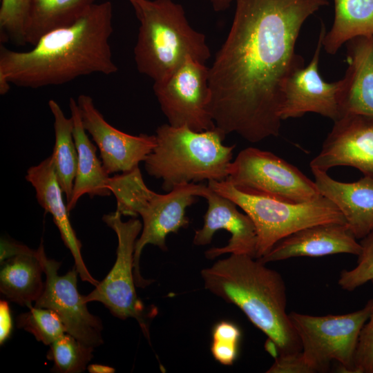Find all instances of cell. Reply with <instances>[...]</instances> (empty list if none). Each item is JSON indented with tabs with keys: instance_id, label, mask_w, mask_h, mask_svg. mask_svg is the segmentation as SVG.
Masks as SVG:
<instances>
[{
	"instance_id": "4dcf8cb0",
	"label": "cell",
	"mask_w": 373,
	"mask_h": 373,
	"mask_svg": "<svg viewBox=\"0 0 373 373\" xmlns=\"http://www.w3.org/2000/svg\"><path fill=\"white\" fill-rule=\"evenodd\" d=\"M361 251L356 266L350 270H343L338 280L345 290L353 291L373 280V231L361 239Z\"/></svg>"
},
{
	"instance_id": "d6a6232c",
	"label": "cell",
	"mask_w": 373,
	"mask_h": 373,
	"mask_svg": "<svg viewBox=\"0 0 373 373\" xmlns=\"http://www.w3.org/2000/svg\"><path fill=\"white\" fill-rule=\"evenodd\" d=\"M267 373H314L302 352L279 354Z\"/></svg>"
},
{
	"instance_id": "836d02e7",
	"label": "cell",
	"mask_w": 373,
	"mask_h": 373,
	"mask_svg": "<svg viewBox=\"0 0 373 373\" xmlns=\"http://www.w3.org/2000/svg\"><path fill=\"white\" fill-rule=\"evenodd\" d=\"M34 251L25 245L15 242L5 237L1 238V262L12 256L21 254L31 253Z\"/></svg>"
},
{
	"instance_id": "2e32d148",
	"label": "cell",
	"mask_w": 373,
	"mask_h": 373,
	"mask_svg": "<svg viewBox=\"0 0 373 373\" xmlns=\"http://www.w3.org/2000/svg\"><path fill=\"white\" fill-rule=\"evenodd\" d=\"M201 197L207 200L208 207L202 228L195 233L193 244L208 245L218 230L224 229L231 233L228 244L207 250L205 252L207 258L213 259L224 254H246L256 258L257 235L251 218L240 212L233 201L218 194L208 185Z\"/></svg>"
},
{
	"instance_id": "30bf717a",
	"label": "cell",
	"mask_w": 373,
	"mask_h": 373,
	"mask_svg": "<svg viewBox=\"0 0 373 373\" xmlns=\"http://www.w3.org/2000/svg\"><path fill=\"white\" fill-rule=\"evenodd\" d=\"M154 93L169 124L200 132L216 124L210 112L209 68L188 58L169 77L154 82Z\"/></svg>"
},
{
	"instance_id": "6da1fadb",
	"label": "cell",
	"mask_w": 373,
	"mask_h": 373,
	"mask_svg": "<svg viewBox=\"0 0 373 373\" xmlns=\"http://www.w3.org/2000/svg\"><path fill=\"white\" fill-rule=\"evenodd\" d=\"M328 0H236L227 38L209 68L210 112L224 134L256 143L279 135L286 80L304 66L295 46Z\"/></svg>"
},
{
	"instance_id": "ba28073f",
	"label": "cell",
	"mask_w": 373,
	"mask_h": 373,
	"mask_svg": "<svg viewBox=\"0 0 373 373\" xmlns=\"http://www.w3.org/2000/svg\"><path fill=\"white\" fill-rule=\"evenodd\" d=\"M245 193L302 203L320 196L314 181L271 152L254 147L242 150L230 163L227 180Z\"/></svg>"
},
{
	"instance_id": "4fadbf2b",
	"label": "cell",
	"mask_w": 373,
	"mask_h": 373,
	"mask_svg": "<svg viewBox=\"0 0 373 373\" xmlns=\"http://www.w3.org/2000/svg\"><path fill=\"white\" fill-rule=\"evenodd\" d=\"M325 33V26L322 23L316 48L310 63L306 67L295 70L285 83L280 109L282 121L300 117L307 113H317L334 122L343 115L340 104L342 79L327 83L318 72L321 50Z\"/></svg>"
},
{
	"instance_id": "603a6c76",
	"label": "cell",
	"mask_w": 373,
	"mask_h": 373,
	"mask_svg": "<svg viewBox=\"0 0 373 373\" xmlns=\"http://www.w3.org/2000/svg\"><path fill=\"white\" fill-rule=\"evenodd\" d=\"M95 0H30L24 44L35 46L46 34L73 24Z\"/></svg>"
},
{
	"instance_id": "44dd1931",
	"label": "cell",
	"mask_w": 373,
	"mask_h": 373,
	"mask_svg": "<svg viewBox=\"0 0 373 373\" xmlns=\"http://www.w3.org/2000/svg\"><path fill=\"white\" fill-rule=\"evenodd\" d=\"M69 107L73 120V137L77 151V166L72 195L66 203L69 211L85 194L90 198L95 196H109V174L105 171L102 160L96 154L97 148L85 131L77 101L70 98Z\"/></svg>"
},
{
	"instance_id": "f546056e",
	"label": "cell",
	"mask_w": 373,
	"mask_h": 373,
	"mask_svg": "<svg viewBox=\"0 0 373 373\" xmlns=\"http://www.w3.org/2000/svg\"><path fill=\"white\" fill-rule=\"evenodd\" d=\"M241 332L235 323L222 321L212 330L211 352L213 358L222 365H231L238 354Z\"/></svg>"
},
{
	"instance_id": "8992f818",
	"label": "cell",
	"mask_w": 373,
	"mask_h": 373,
	"mask_svg": "<svg viewBox=\"0 0 373 373\" xmlns=\"http://www.w3.org/2000/svg\"><path fill=\"white\" fill-rule=\"evenodd\" d=\"M218 194L233 201L252 220L257 235L256 258L266 255L281 239L303 228L321 223L346 224L337 207L327 198L291 203L245 193L227 180L209 181Z\"/></svg>"
},
{
	"instance_id": "83f0119b",
	"label": "cell",
	"mask_w": 373,
	"mask_h": 373,
	"mask_svg": "<svg viewBox=\"0 0 373 373\" xmlns=\"http://www.w3.org/2000/svg\"><path fill=\"white\" fill-rule=\"evenodd\" d=\"M29 311L19 314L16 320L18 328L31 333L44 345H50L67 333L60 316L54 310L30 305Z\"/></svg>"
},
{
	"instance_id": "9a60e30c",
	"label": "cell",
	"mask_w": 373,
	"mask_h": 373,
	"mask_svg": "<svg viewBox=\"0 0 373 373\" xmlns=\"http://www.w3.org/2000/svg\"><path fill=\"white\" fill-rule=\"evenodd\" d=\"M309 166L326 172L334 166H352L373 178V116L345 113L334 121Z\"/></svg>"
},
{
	"instance_id": "8fae6325",
	"label": "cell",
	"mask_w": 373,
	"mask_h": 373,
	"mask_svg": "<svg viewBox=\"0 0 373 373\" xmlns=\"http://www.w3.org/2000/svg\"><path fill=\"white\" fill-rule=\"evenodd\" d=\"M37 253L46 276L42 294L35 306L54 310L62 320L67 333L79 341L96 347L104 342L100 318L90 314L84 296L77 289V270L74 268L60 276L61 262L49 258L41 242Z\"/></svg>"
},
{
	"instance_id": "d4e9b609",
	"label": "cell",
	"mask_w": 373,
	"mask_h": 373,
	"mask_svg": "<svg viewBox=\"0 0 373 373\" xmlns=\"http://www.w3.org/2000/svg\"><path fill=\"white\" fill-rule=\"evenodd\" d=\"M48 106L54 117L55 136L50 156L67 203L72 195L78 159L73 137V120L71 117H66L55 100L50 99Z\"/></svg>"
},
{
	"instance_id": "4316f807",
	"label": "cell",
	"mask_w": 373,
	"mask_h": 373,
	"mask_svg": "<svg viewBox=\"0 0 373 373\" xmlns=\"http://www.w3.org/2000/svg\"><path fill=\"white\" fill-rule=\"evenodd\" d=\"M47 357L54 363L52 370L61 373L84 372L93 358L94 347L65 333L50 345Z\"/></svg>"
},
{
	"instance_id": "cb8c5ba5",
	"label": "cell",
	"mask_w": 373,
	"mask_h": 373,
	"mask_svg": "<svg viewBox=\"0 0 373 373\" xmlns=\"http://www.w3.org/2000/svg\"><path fill=\"white\" fill-rule=\"evenodd\" d=\"M334 20L323 47L334 55L352 39L373 35V0H334Z\"/></svg>"
},
{
	"instance_id": "d6986e66",
	"label": "cell",
	"mask_w": 373,
	"mask_h": 373,
	"mask_svg": "<svg viewBox=\"0 0 373 373\" xmlns=\"http://www.w3.org/2000/svg\"><path fill=\"white\" fill-rule=\"evenodd\" d=\"M321 195L332 202L343 215L356 239L373 231V178L365 176L354 182H342L327 172L311 169Z\"/></svg>"
},
{
	"instance_id": "5bb4252c",
	"label": "cell",
	"mask_w": 373,
	"mask_h": 373,
	"mask_svg": "<svg viewBox=\"0 0 373 373\" xmlns=\"http://www.w3.org/2000/svg\"><path fill=\"white\" fill-rule=\"evenodd\" d=\"M77 102L83 126L97 144L108 174L127 172L137 167L155 146V135H132L111 125L95 107L90 96L82 94Z\"/></svg>"
},
{
	"instance_id": "7402d4cb",
	"label": "cell",
	"mask_w": 373,
	"mask_h": 373,
	"mask_svg": "<svg viewBox=\"0 0 373 373\" xmlns=\"http://www.w3.org/2000/svg\"><path fill=\"white\" fill-rule=\"evenodd\" d=\"M0 291L8 300L28 307L43 293L44 269L37 250L19 254L1 262Z\"/></svg>"
},
{
	"instance_id": "d590c367",
	"label": "cell",
	"mask_w": 373,
	"mask_h": 373,
	"mask_svg": "<svg viewBox=\"0 0 373 373\" xmlns=\"http://www.w3.org/2000/svg\"><path fill=\"white\" fill-rule=\"evenodd\" d=\"M208 1L216 12H221L227 10L230 6L233 0H204Z\"/></svg>"
},
{
	"instance_id": "8d00e7d4",
	"label": "cell",
	"mask_w": 373,
	"mask_h": 373,
	"mask_svg": "<svg viewBox=\"0 0 373 373\" xmlns=\"http://www.w3.org/2000/svg\"><path fill=\"white\" fill-rule=\"evenodd\" d=\"M88 370L90 373H113L115 369L104 365L91 364L88 366Z\"/></svg>"
},
{
	"instance_id": "277c9868",
	"label": "cell",
	"mask_w": 373,
	"mask_h": 373,
	"mask_svg": "<svg viewBox=\"0 0 373 373\" xmlns=\"http://www.w3.org/2000/svg\"><path fill=\"white\" fill-rule=\"evenodd\" d=\"M140 21L134 59L137 70L154 82L169 77L188 58L204 64L211 57L205 35L189 24L173 0H137Z\"/></svg>"
},
{
	"instance_id": "f1b7e54d",
	"label": "cell",
	"mask_w": 373,
	"mask_h": 373,
	"mask_svg": "<svg viewBox=\"0 0 373 373\" xmlns=\"http://www.w3.org/2000/svg\"><path fill=\"white\" fill-rule=\"evenodd\" d=\"M30 0H1L0 8L1 41H12L24 44Z\"/></svg>"
},
{
	"instance_id": "e0dca14e",
	"label": "cell",
	"mask_w": 373,
	"mask_h": 373,
	"mask_svg": "<svg viewBox=\"0 0 373 373\" xmlns=\"http://www.w3.org/2000/svg\"><path fill=\"white\" fill-rule=\"evenodd\" d=\"M345 223L328 222L300 229L278 241L260 259L267 263L294 257L338 254L358 256L361 245Z\"/></svg>"
},
{
	"instance_id": "484cf974",
	"label": "cell",
	"mask_w": 373,
	"mask_h": 373,
	"mask_svg": "<svg viewBox=\"0 0 373 373\" xmlns=\"http://www.w3.org/2000/svg\"><path fill=\"white\" fill-rule=\"evenodd\" d=\"M108 188L117 200L115 211L135 218L137 210L151 191L145 184L139 166L109 178Z\"/></svg>"
},
{
	"instance_id": "e575fe53",
	"label": "cell",
	"mask_w": 373,
	"mask_h": 373,
	"mask_svg": "<svg viewBox=\"0 0 373 373\" xmlns=\"http://www.w3.org/2000/svg\"><path fill=\"white\" fill-rule=\"evenodd\" d=\"M12 329V322L8 303L6 300L0 302V343L10 336Z\"/></svg>"
},
{
	"instance_id": "7a4b0ae2",
	"label": "cell",
	"mask_w": 373,
	"mask_h": 373,
	"mask_svg": "<svg viewBox=\"0 0 373 373\" xmlns=\"http://www.w3.org/2000/svg\"><path fill=\"white\" fill-rule=\"evenodd\" d=\"M112 3H94L73 24L44 35L28 51L1 46L0 93L10 86L38 88L57 86L77 77L118 70L113 60Z\"/></svg>"
},
{
	"instance_id": "7c38bea8",
	"label": "cell",
	"mask_w": 373,
	"mask_h": 373,
	"mask_svg": "<svg viewBox=\"0 0 373 373\" xmlns=\"http://www.w3.org/2000/svg\"><path fill=\"white\" fill-rule=\"evenodd\" d=\"M206 185L185 183L177 185L165 194L153 191L138 210L142 218V229L137 240L134 251V276L137 287H144L151 283L142 278L140 271V259L146 245L158 247L166 251V238L186 227L189 220L186 209L201 197Z\"/></svg>"
},
{
	"instance_id": "9c48e42d",
	"label": "cell",
	"mask_w": 373,
	"mask_h": 373,
	"mask_svg": "<svg viewBox=\"0 0 373 373\" xmlns=\"http://www.w3.org/2000/svg\"><path fill=\"white\" fill-rule=\"evenodd\" d=\"M122 216L117 211L102 216V220L117 235V258L106 276L90 293L84 296V300L87 303L92 301L102 303L114 316L122 320L136 319L150 342L149 316L137 296L134 276L135 247L142 224L135 218L124 222Z\"/></svg>"
},
{
	"instance_id": "ffe728a7",
	"label": "cell",
	"mask_w": 373,
	"mask_h": 373,
	"mask_svg": "<svg viewBox=\"0 0 373 373\" xmlns=\"http://www.w3.org/2000/svg\"><path fill=\"white\" fill-rule=\"evenodd\" d=\"M346 46L347 68L340 96L343 115L373 116V35L352 39Z\"/></svg>"
},
{
	"instance_id": "52a82bcc",
	"label": "cell",
	"mask_w": 373,
	"mask_h": 373,
	"mask_svg": "<svg viewBox=\"0 0 373 373\" xmlns=\"http://www.w3.org/2000/svg\"><path fill=\"white\" fill-rule=\"evenodd\" d=\"M372 304L371 299L363 308L341 315L289 314L300 338L303 357L314 373L327 372L334 361L338 363L342 372L356 373L354 358L358 337Z\"/></svg>"
},
{
	"instance_id": "ac0fdd59",
	"label": "cell",
	"mask_w": 373,
	"mask_h": 373,
	"mask_svg": "<svg viewBox=\"0 0 373 373\" xmlns=\"http://www.w3.org/2000/svg\"><path fill=\"white\" fill-rule=\"evenodd\" d=\"M26 180L35 191L39 204L52 216L65 246L70 250L81 279L96 286L99 281L88 271L82 256V243L77 238L70 218L67 204L64 201L63 190L59 182L51 156L37 165L30 166Z\"/></svg>"
},
{
	"instance_id": "3957f363",
	"label": "cell",
	"mask_w": 373,
	"mask_h": 373,
	"mask_svg": "<svg viewBox=\"0 0 373 373\" xmlns=\"http://www.w3.org/2000/svg\"><path fill=\"white\" fill-rule=\"evenodd\" d=\"M201 276L205 288L239 307L279 354L301 352L300 338L286 312L285 281L278 271L258 258L232 254L203 269Z\"/></svg>"
},
{
	"instance_id": "74e56055",
	"label": "cell",
	"mask_w": 373,
	"mask_h": 373,
	"mask_svg": "<svg viewBox=\"0 0 373 373\" xmlns=\"http://www.w3.org/2000/svg\"><path fill=\"white\" fill-rule=\"evenodd\" d=\"M132 6L134 7L136 5L137 0H128Z\"/></svg>"
},
{
	"instance_id": "1f68e13d",
	"label": "cell",
	"mask_w": 373,
	"mask_h": 373,
	"mask_svg": "<svg viewBox=\"0 0 373 373\" xmlns=\"http://www.w3.org/2000/svg\"><path fill=\"white\" fill-rule=\"evenodd\" d=\"M371 282L373 285V280ZM354 365L356 373H373V304L359 334Z\"/></svg>"
},
{
	"instance_id": "5b68a950",
	"label": "cell",
	"mask_w": 373,
	"mask_h": 373,
	"mask_svg": "<svg viewBox=\"0 0 373 373\" xmlns=\"http://www.w3.org/2000/svg\"><path fill=\"white\" fill-rule=\"evenodd\" d=\"M155 135L156 145L144 160V168L162 180L165 191L185 183L227 180L236 145H224L226 134L216 126L198 132L164 124Z\"/></svg>"
}]
</instances>
